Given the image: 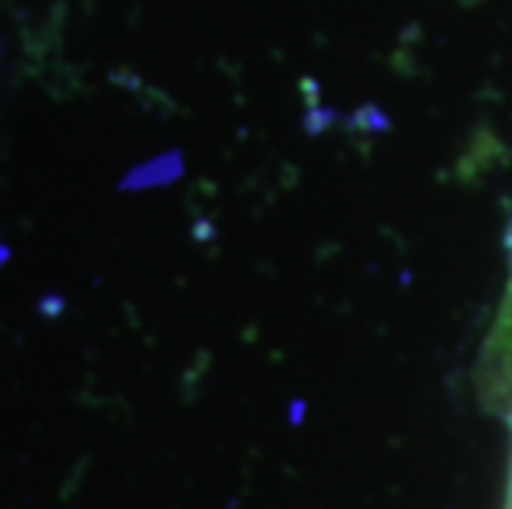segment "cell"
Instances as JSON below:
<instances>
[{
    "mask_svg": "<svg viewBox=\"0 0 512 509\" xmlns=\"http://www.w3.org/2000/svg\"><path fill=\"white\" fill-rule=\"evenodd\" d=\"M476 387L486 410H493L512 427V258L503 301H499L493 328L486 334L476 364Z\"/></svg>",
    "mask_w": 512,
    "mask_h": 509,
    "instance_id": "cell-1",
    "label": "cell"
},
{
    "mask_svg": "<svg viewBox=\"0 0 512 509\" xmlns=\"http://www.w3.org/2000/svg\"><path fill=\"white\" fill-rule=\"evenodd\" d=\"M503 509H512V460H509V483H506V506Z\"/></svg>",
    "mask_w": 512,
    "mask_h": 509,
    "instance_id": "cell-2",
    "label": "cell"
}]
</instances>
